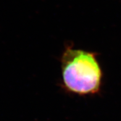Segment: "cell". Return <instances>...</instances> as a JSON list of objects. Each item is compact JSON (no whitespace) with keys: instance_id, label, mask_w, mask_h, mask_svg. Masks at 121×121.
<instances>
[{"instance_id":"cell-1","label":"cell","mask_w":121,"mask_h":121,"mask_svg":"<svg viewBox=\"0 0 121 121\" xmlns=\"http://www.w3.org/2000/svg\"><path fill=\"white\" fill-rule=\"evenodd\" d=\"M61 72L65 90L78 95H90L100 90L103 78L96 54L67 47L61 57Z\"/></svg>"}]
</instances>
